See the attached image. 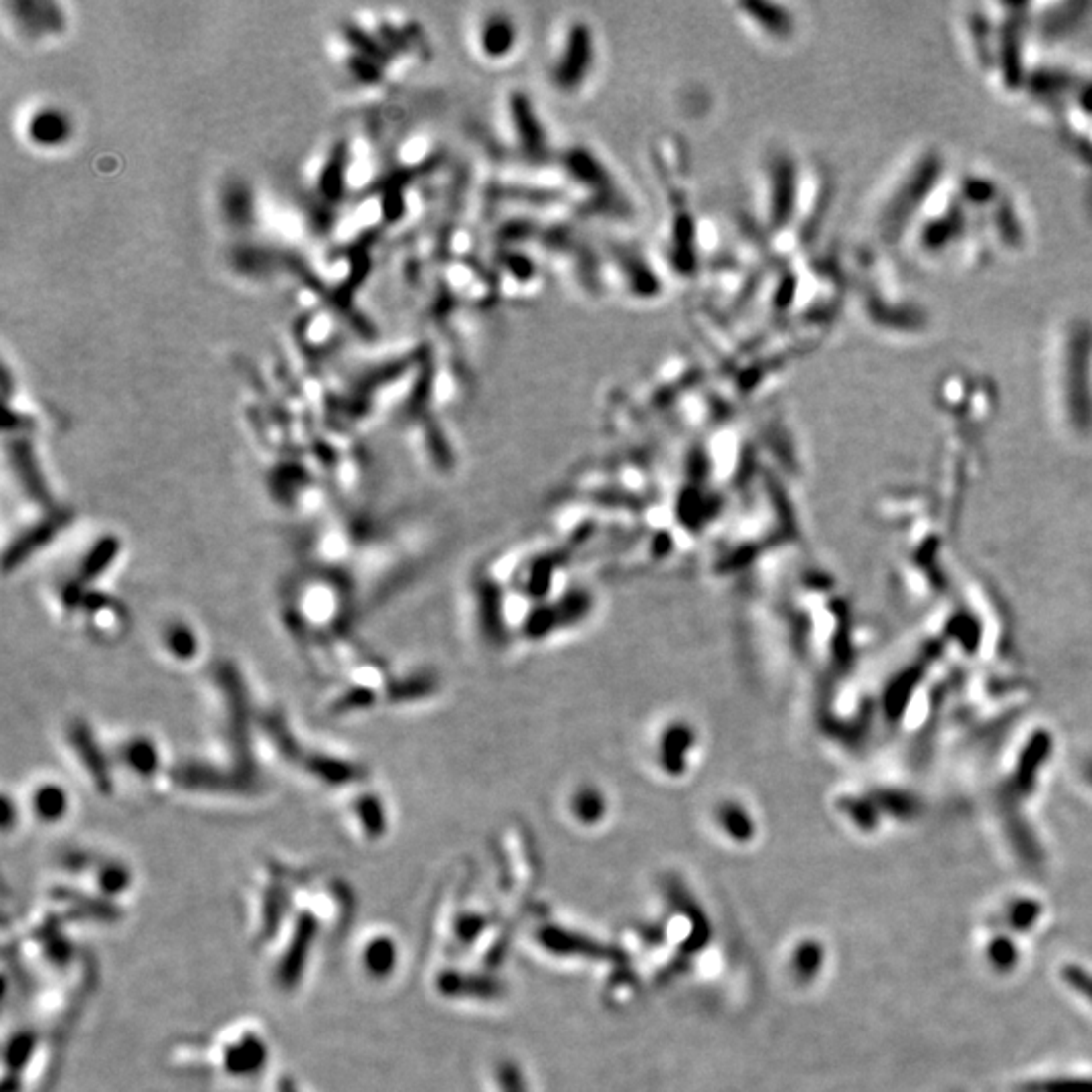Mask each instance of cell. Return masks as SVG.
Returning a JSON list of instances; mask_svg holds the SVG:
<instances>
[{
  "mask_svg": "<svg viewBox=\"0 0 1092 1092\" xmlns=\"http://www.w3.org/2000/svg\"><path fill=\"white\" fill-rule=\"evenodd\" d=\"M274 1092H302V1090H300V1084L294 1078L284 1076V1078L278 1080V1086L274 1088Z\"/></svg>",
  "mask_w": 1092,
  "mask_h": 1092,
  "instance_id": "5",
  "label": "cell"
},
{
  "mask_svg": "<svg viewBox=\"0 0 1092 1092\" xmlns=\"http://www.w3.org/2000/svg\"><path fill=\"white\" fill-rule=\"evenodd\" d=\"M213 1054L219 1074L231 1080H251L266 1070L270 1044L257 1026L239 1024L221 1033Z\"/></svg>",
  "mask_w": 1092,
  "mask_h": 1092,
  "instance_id": "2",
  "label": "cell"
},
{
  "mask_svg": "<svg viewBox=\"0 0 1092 1092\" xmlns=\"http://www.w3.org/2000/svg\"><path fill=\"white\" fill-rule=\"evenodd\" d=\"M397 959L395 943L387 934L369 932L358 947V965L362 973L373 979H387L393 973Z\"/></svg>",
  "mask_w": 1092,
  "mask_h": 1092,
  "instance_id": "4",
  "label": "cell"
},
{
  "mask_svg": "<svg viewBox=\"0 0 1092 1092\" xmlns=\"http://www.w3.org/2000/svg\"><path fill=\"white\" fill-rule=\"evenodd\" d=\"M69 795L63 788L54 782L35 784L27 797V811L41 825L61 823L69 815Z\"/></svg>",
  "mask_w": 1092,
  "mask_h": 1092,
  "instance_id": "3",
  "label": "cell"
},
{
  "mask_svg": "<svg viewBox=\"0 0 1092 1092\" xmlns=\"http://www.w3.org/2000/svg\"><path fill=\"white\" fill-rule=\"evenodd\" d=\"M322 928L324 924L307 905L294 909L292 916L274 941L278 945V953L272 959V981L278 990L286 994L298 990Z\"/></svg>",
  "mask_w": 1092,
  "mask_h": 1092,
  "instance_id": "1",
  "label": "cell"
}]
</instances>
